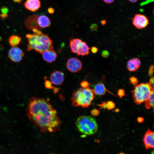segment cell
I'll return each instance as SVG.
<instances>
[{
	"label": "cell",
	"instance_id": "6da1fadb",
	"mask_svg": "<svg viewBox=\"0 0 154 154\" xmlns=\"http://www.w3.org/2000/svg\"><path fill=\"white\" fill-rule=\"evenodd\" d=\"M30 121L44 133L54 132L60 129L61 121L52 104L44 98L33 97L26 108Z\"/></svg>",
	"mask_w": 154,
	"mask_h": 154
},
{
	"label": "cell",
	"instance_id": "7a4b0ae2",
	"mask_svg": "<svg viewBox=\"0 0 154 154\" xmlns=\"http://www.w3.org/2000/svg\"><path fill=\"white\" fill-rule=\"evenodd\" d=\"M32 31L33 33L26 35L28 42L27 50H34L42 54L46 50L54 49L52 40L47 35L36 29Z\"/></svg>",
	"mask_w": 154,
	"mask_h": 154
},
{
	"label": "cell",
	"instance_id": "3957f363",
	"mask_svg": "<svg viewBox=\"0 0 154 154\" xmlns=\"http://www.w3.org/2000/svg\"><path fill=\"white\" fill-rule=\"evenodd\" d=\"M95 93L93 89L89 87L80 88L73 93L71 100L75 107H88L93 100Z\"/></svg>",
	"mask_w": 154,
	"mask_h": 154
},
{
	"label": "cell",
	"instance_id": "277c9868",
	"mask_svg": "<svg viewBox=\"0 0 154 154\" xmlns=\"http://www.w3.org/2000/svg\"><path fill=\"white\" fill-rule=\"evenodd\" d=\"M79 131L84 135H90L97 131L98 126L93 117L89 116H82L78 117L76 122Z\"/></svg>",
	"mask_w": 154,
	"mask_h": 154
},
{
	"label": "cell",
	"instance_id": "5b68a950",
	"mask_svg": "<svg viewBox=\"0 0 154 154\" xmlns=\"http://www.w3.org/2000/svg\"><path fill=\"white\" fill-rule=\"evenodd\" d=\"M153 86L149 83H141L134 86V90L131 92L135 102L139 105L146 101L154 90Z\"/></svg>",
	"mask_w": 154,
	"mask_h": 154
},
{
	"label": "cell",
	"instance_id": "8992f818",
	"mask_svg": "<svg viewBox=\"0 0 154 154\" xmlns=\"http://www.w3.org/2000/svg\"><path fill=\"white\" fill-rule=\"evenodd\" d=\"M82 64L78 59L72 57L69 58L66 63V67L70 72L76 73L80 70L82 68Z\"/></svg>",
	"mask_w": 154,
	"mask_h": 154
},
{
	"label": "cell",
	"instance_id": "52a82bcc",
	"mask_svg": "<svg viewBox=\"0 0 154 154\" xmlns=\"http://www.w3.org/2000/svg\"><path fill=\"white\" fill-rule=\"evenodd\" d=\"M24 53L22 50L17 46L12 47L9 50L8 56L12 61L15 62H20L23 59Z\"/></svg>",
	"mask_w": 154,
	"mask_h": 154
},
{
	"label": "cell",
	"instance_id": "ba28073f",
	"mask_svg": "<svg viewBox=\"0 0 154 154\" xmlns=\"http://www.w3.org/2000/svg\"><path fill=\"white\" fill-rule=\"evenodd\" d=\"M132 23L137 28L141 29L146 27L148 24L149 22L147 18L145 15L137 14L134 17Z\"/></svg>",
	"mask_w": 154,
	"mask_h": 154
},
{
	"label": "cell",
	"instance_id": "9c48e42d",
	"mask_svg": "<svg viewBox=\"0 0 154 154\" xmlns=\"http://www.w3.org/2000/svg\"><path fill=\"white\" fill-rule=\"evenodd\" d=\"M154 132L150 130H148L145 133L143 138V142L146 149L154 148Z\"/></svg>",
	"mask_w": 154,
	"mask_h": 154
},
{
	"label": "cell",
	"instance_id": "30bf717a",
	"mask_svg": "<svg viewBox=\"0 0 154 154\" xmlns=\"http://www.w3.org/2000/svg\"><path fill=\"white\" fill-rule=\"evenodd\" d=\"M50 79L52 83L54 85H60L62 83L64 80V75L61 71H56L50 74Z\"/></svg>",
	"mask_w": 154,
	"mask_h": 154
},
{
	"label": "cell",
	"instance_id": "8fae6325",
	"mask_svg": "<svg viewBox=\"0 0 154 154\" xmlns=\"http://www.w3.org/2000/svg\"><path fill=\"white\" fill-rule=\"evenodd\" d=\"M38 16L36 15L30 16L25 20V24L26 27L29 29H33L40 30L41 29L38 26L37 23Z\"/></svg>",
	"mask_w": 154,
	"mask_h": 154
},
{
	"label": "cell",
	"instance_id": "7c38bea8",
	"mask_svg": "<svg viewBox=\"0 0 154 154\" xmlns=\"http://www.w3.org/2000/svg\"><path fill=\"white\" fill-rule=\"evenodd\" d=\"M25 7L32 12L37 11L41 7L40 0H27L24 3Z\"/></svg>",
	"mask_w": 154,
	"mask_h": 154
},
{
	"label": "cell",
	"instance_id": "4fadbf2b",
	"mask_svg": "<svg viewBox=\"0 0 154 154\" xmlns=\"http://www.w3.org/2000/svg\"><path fill=\"white\" fill-rule=\"evenodd\" d=\"M42 54L43 59L49 63L55 60L57 57L56 53L53 50H46Z\"/></svg>",
	"mask_w": 154,
	"mask_h": 154
},
{
	"label": "cell",
	"instance_id": "5bb4252c",
	"mask_svg": "<svg viewBox=\"0 0 154 154\" xmlns=\"http://www.w3.org/2000/svg\"><path fill=\"white\" fill-rule=\"evenodd\" d=\"M141 65L140 60L137 58H131L129 60L127 64L128 70L131 72L135 71Z\"/></svg>",
	"mask_w": 154,
	"mask_h": 154
},
{
	"label": "cell",
	"instance_id": "9a60e30c",
	"mask_svg": "<svg viewBox=\"0 0 154 154\" xmlns=\"http://www.w3.org/2000/svg\"><path fill=\"white\" fill-rule=\"evenodd\" d=\"M37 23L38 26L40 29L48 27L50 26L51 24V22L49 18L45 15L38 16Z\"/></svg>",
	"mask_w": 154,
	"mask_h": 154
},
{
	"label": "cell",
	"instance_id": "2e32d148",
	"mask_svg": "<svg viewBox=\"0 0 154 154\" xmlns=\"http://www.w3.org/2000/svg\"><path fill=\"white\" fill-rule=\"evenodd\" d=\"M83 42L79 38L70 39V47L72 52L74 53H76L78 51L81 47Z\"/></svg>",
	"mask_w": 154,
	"mask_h": 154
},
{
	"label": "cell",
	"instance_id": "e0dca14e",
	"mask_svg": "<svg viewBox=\"0 0 154 154\" xmlns=\"http://www.w3.org/2000/svg\"><path fill=\"white\" fill-rule=\"evenodd\" d=\"M93 90L95 94L99 95L104 94L106 90L104 85L101 82H99L96 84Z\"/></svg>",
	"mask_w": 154,
	"mask_h": 154
},
{
	"label": "cell",
	"instance_id": "ac0fdd59",
	"mask_svg": "<svg viewBox=\"0 0 154 154\" xmlns=\"http://www.w3.org/2000/svg\"><path fill=\"white\" fill-rule=\"evenodd\" d=\"M90 49L86 42L83 41L80 48L78 51L76 53L78 55L84 56L87 55L89 53Z\"/></svg>",
	"mask_w": 154,
	"mask_h": 154
},
{
	"label": "cell",
	"instance_id": "d6986e66",
	"mask_svg": "<svg viewBox=\"0 0 154 154\" xmlns=\"http://www.w3.org/2000/svg\"><path fill=\"white\" fill-rule=\"evenodd\" d=\"M21 38L16 35H12L10 37L8 42L11 46L12 47L16 46L20 43Z\"/></svg>",
	"mask_w": 154,
	"mask_h": 154
},
{
	"label": "cell",
	"instance_id": "ffe728a7",
	"mask_svg": "<svg viewBox=\"0 0 154 154\" xmlns=\"http://www.w3.org/2000/svg\"><path fill=\"white\" fill-rule=\"evenodd\" d=\"M145 108L147 109L154 108V90H153L149 98L145 102Z\"/></svg>",
	"mask_w": 154,
	"mask_h": 154
},
{
	"label": "cell",
	"instance_id": "44dd1931",
	"mask_svg": "<svg viewBox=\"0 0 154 154\" xmlns=\"http://www.w3.org/2000/svg\"><path fill=\"white\" fill-rule=\"evenodd\" d=\"M106 108L108 110H112L115 107V104L111 101H109L106 103Z\"/></svg>",
	"mask_w": 154,
	"mask_h": 154
},
{
	"label": "cell",
	"instance_id": "7402d4cb",
	"mask_svg": "<svg viewBox=\"0 0 154 154\" xmlns=\"http://www.w3.org/2000/svg\"><path fill=\"white\" fill-rule=\"evenodd\" d=\"M129 80L131 83L134 86L137 84L138 82L137 79L134 76H133L130 77Z\"/></svg>",
	"mask_w": 154,
	"mask_h": 154
},
{
	"label": "cell",
	"instance_id": "603a6c76",
	"mask_svg": "<svg viewBox=\"0 0 154 154\" xmlns=\"http://www.w3.org/2000/svg\"><path fill=\"white\" fill-rule=\"evenodd\" d=\"M45 86L46 88L48 89H52L53 86H52V83L48 80H46L44 82Z\"/></svg>",
	"mask_w": 154,
	"mask_h": 154
},
{
	"label": "cell",
	"instance_id": "cb8c5ba5",
	"mask_svg": "<svg viewBox=\"0 0 154 154\" xmlns=\"http://www.w3.org/2000/svg\"><path fill=\"white\" fill-rule=\"evenodd\" d=\"M117 94L121 98L122 97L125 95L124 90L123 89H119L118 91Z\"/></svg>",
	"mask_w": 154,
	"mask_h": 154
},
{
	"label": "cell",
	"instance_id": "d4e9b609",
	"mask_svg": "<svg viewBox=\"0 0 154 154\" xmlns=\"http://www.w3.org/2000/svg\"><path fill=\"white\" fill-rule=\"evenodd\" d=\"M109 55V53L107 50H104L102 52V55L104 58H107Z\"/></svg>",
	"mask_w": 154,
	"mask_h": 154
},
{
	"label": "cell",
	"instance_id": "484cf974",
	"mask_svg": "<svg viewBox=\"0 0 154 154\" xmlns=\"http://www.w3.org/2000/svg\"><path fill=\"white\" fill-rule=\"evenodd\" d=\"M89 85L88 82L86 81H83L80 83V85L83 88H85L88 87Z\"/></svg>",
	"mask_w": 154,
	"mask_h": 154
},
{
	"label": "cell",
	"instance_id": "4316f807",
	"mask_svg": "<svg viewBox=\"0 0 154 154\" xmlns=\"http://www.w3.org/2000/svg\"><path fill=\"white\" fill-rule=\"evenodd\" d=\"M154 71V66L153 65H151L149 67V71L148 74L149 76H152L153 73Z\"/></svg>",
	"mask_w": 154,
	"mask_h": 154
},
{
	"label": "cell",
	"instance_id": "83f0119b",
	"mask_svg": "<svg viewBox=\"0 0 154 154\" xmlns=\"http://www.w3.org/2000/svg\"><path fill=\"white\" fill-rule=\"evenodd\" d=\"M100 113L99 110L97 109H93L91 111L92 114L94 116H98Z\"/></svg>",
	"mask_w": 154,
	"mask_h": 154
},
{
	"label": "cell",
	"instance_id": "f1b7e54d",
	"mask_svg": "<svg viewBox=\"0 0 154 154\" xmlns=\"http://www.w3.org/2000/svg\"><path fill=\"white\" fill-rule=\"evenodd\" d=\"M1 11L2 13H7L8 11V10L7 7H3L1 8Z\"/></svg>",
	"mask_w": 154,
	"mask_h": 154
},
{
	"label": "cell",
	"instance_id": "f546056e",
	"mask_svg": "<svg viewBox=\"0 0 154 154\" xmlns=\"http://www.w3.org/2000/svg\"><path fill=\"white\" fill-rule=\"evenodd\" d=\"M8 16V15L6 13H2L0 15V17L2 20H4Z\"/></svg>",
	"mask_w": 154,
	"mask_h": 154
},
{
	"label": "cell",
	"instance_id": "4dcf8cb0",
	"mask_svg": "<svg viewBox=\"0 0 154 154\" xmlns=\"http://www.w3.org/2000/svg\"><path fill=\"white\" fill-rule=\"evenodd\" d=\"M91 51L94 54L96 53L98 51V48L95 46H93L91 48Z\"/></svg>",
	"mask_w": 154,
	"mask_h": 154
},
{
	"label": "cell",
	"instance_id": "1f68e13d",
	"mask_svg": "<svg viewBox=\"0 0 154 154\" xmlns=\"http://www.w3.org/2000/svg\"><path fill=\"white\" fill-rule=\"evenodd\" d=\"M90 28L92 31H96L98 28L97 25L95 24H93L91 26Z\"/></svg>",
	"mask_w": 154,
	"mask_h": 154
},
{
	"label": "cell",
	"instance_id": "d6a6232c",
	"mask_svg": "<svg viewBox=\"0 0 154 154\" xmlns=\"http://www.w3.org/2000/svg\"><path fill=\"white\" fill-rule=\"evenodd\" d=\"M137 121L139 123H142L144 121L143 118L141 117H139L137 118Z\"/></svg>",
	"mask_w": 154,
	"mask_h": 154
},
{
	"label": "cell",
	"instance_id": "836d02e7",
	"mask_svg": "<svg viewBox=\"0 0 154 154\" xmlns=\"http://www.w3.org/2000/svg\"><path fill=\"white\" fill-rule=\"evenodd\" d=\"M48 11L50 13L52 14L54 13V9L52 8H49L48 9Z\"/></svg>",
	"mask_w": 154,
	"mask_h": 154
},
{
	"label": "cell",
	"instance_id": "e575fe53",
	"mask_svg": "<svg viewBox=\"0 0 154 154\" xmlns=\"http://www.w3.org/2000/svg\"><path fill=\"white\" fill-rule=\"evenodd\" d=\"M154 83V78L153 77H151L149 81V83L151 85H153Z\"/></svg>",
	"mask_w": 154,
	"mask_h": 154
},
{
	"label": "cell",
	"instance_id": "d590c367",
	"mask_svg": "<svg viewBox=\"0 0 154 154\" xmlns=\"http://www.w3.org/2000/svg\"><path fill=\"white\" fill-rule=\"evenodd\" d=\"M104 2L108 3H112L114 0H103Z\"/></svg>",
	"mask_w": 154,
	"mask_h": 154
},
{
	"label": "cell",
	"instance_id": "8d00e7d4",
	"mask_svg": "<svg viewBox=\"0 0 154 154\" xmlns=\"http://www.w3.org/2000/svg\"><path fill=\"white\" fill-rule=\"evenodd\" d=\"M101 106L104 108H106V103L105 102H103V104L101 105Z\"/></svg>",
	"mask_w": 154,
	"mask_h": 154
},
{
	"label": "cell",
	"instance_id": "74e56055",
	"mask_svg": "<svg viewBox=\"0 0 154 154\" xmlns=\"http://www.w3.org/2000/svg\"><path fill=\"white\" fill-rule=\"evenodd\" d=\"M15 3H20L21 2V0H13Z\"/></svg>",
	"mask_w": 154,
	"mask_h": 154
},
{
	"label": "cell",
	"instance_id": "f35d334b",
	"mask_svg": "<svg viewBox=\"0 0 154 154\" xmlns=\"http://www.w3.org/2000/svg\"><path fill=\"white\" fill-rule=\"evenodd\" d=\"M130 1L131 2L134 3L137 1L138 0H128Z\"/></svg>",
	"mask_w": 154,
	"mask_h": 154
},
{
	"label": "cell",
	"instance_id": "ab89813d",
	"mask_svg": "<svg viewBox=\"0 0 154 154\" xmlns=\"http://www.w3.org/2000/svg\"><path fill=\"white\" fill-rule=\"evenodd\" d=\"M101 22V23L102 25H104L106 23V21L105 20H103V21H102Z\"/></svg>",
	"mask_w": 154,
	"mask_h": 154
},
{
	"label": "cell",
	"instance_id": "60d3db41",
	"mask_svg": "<svg viewBox=\"0 0 154 154\" xmlns=\"http://www.w3.org/2000/svg\"><path fill=\"white\" fill-rule=\"evenodd\" d=\"M119 111V110L118 109H116L115 110V111L116 112H118Z\"/></svg>",
	"mask_w": 154,
	"mask_h": 154
},
{
	"label": "cell",
	"instance_id": "b9f144b4",
	"mask_svg": "<svg viewBox=\"0 0 154 154\" xmlns=\"http://www.w3.org/2000/svg\"><path fill=\"white\" fill-rule=\"evenodd\" d=\"M118 154H125L123 152H121L118 153Z\"/></svg>",
	"mask_w": 154,
	"mask_h": 154
},
{
	"label": "cell",
	"instance_id": "7bdbcfd3",
	"mask_svg": "<svg viewBox=\"0 0 154 154\" xmlns=\"http://www.w3.org/2000/svg\"><path fill=\"white\" fill-rule=\"evenodd\" d=\"M50 154H54V153H50Z\"/></svg>",
	"mask_w": 154,
	"mask_h": 154
}]
</instances>
